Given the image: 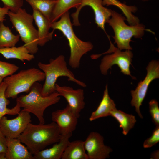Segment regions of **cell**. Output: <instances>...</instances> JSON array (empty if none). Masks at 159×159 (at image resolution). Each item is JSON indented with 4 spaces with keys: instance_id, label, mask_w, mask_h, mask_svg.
Segmentation results:
<instances>
[{
    "instance_id": "6da1fadb",
    "label": "cell",
    "mask_w": 159,
    "mask_h": 159,
    "mask_svg": "<svg viewBox=\"0 0 159 159\" xmlns=\"http://www.w3.org/2000/svg\"><path fill=\"white\" fill-rule=\"evenodd\" d=\"M62 136L57 124L53 122L46 124L30 123L18 138L33 155L58 142Z\"/></svg>"
},
{
    "instance_id": "7a4b0ae2",
    "label": "cell",
    "mask_w": 159,
    "mask_h": 159,
    "mask_svg": "<svg viewBox=\"0 0 159 159\" xmlns=\"http://www.w3.org/2000/svg\"><path fill=\"white\" fill-rule=\"evenodd\" d=\"M60 18L59 20L51 23V28L54 30L57 29L60 31L66 37L70 52L69 64L72 68H78L80 65L82 57L91 50L93 46L91 42L82 41L76 35L68 11L63 14Z\"/></svg>"
},
{
    "instance_id": "3957f363",
    "label": "cell",
    "mask_w": 159,
    "mask_h": 159,
    "mask_svg": "<svg viewBox=\"0 0 159 159\" xmlns=\"http://www.w3.org/2000/svg\"><path fill=\"white\" fill-rule=\"evenodd\" d=\"M38 82L34 83L26 95H22L17 97L16 103L23 110L34 115L38 118L39 123H45L44 113L49 107L58 103L60 99L57 92H54L47 96L41 94L42 87Z\"/></svg>"
},
{
    "instance_id": "277c9868",
    "label": "cell",
    "mask_w": 159,
    "mask_h": 159,
    "mask_svg": "<svg viewBox=\"0 0 159 159\" xmlns=\"http://www.w3.org/2000/svg\"><path fill=\"white\" fill-rule=\"evenodd\" d=\"M38 66L45 76V82L41 91L42 95L43 96H48L56 92V82L57 79L62 76L68 77L69 81L81 87H86L85 83L76 79L73 72L68 68L63 55H60L55 59H50L48 64L39 62Z\"/></svg>"
},
{
    "instance_id": "5b68a950",
    "label": "cell",
    "mask_w": 159,
    "mask_h": 159,
    "mask_svg": "<svg viewBox=\"0 0 159 159\" xmlns=\"http://www.w3.org/2000/svg\"><path fill=\"white\" fill-rule=\"evenodd\" d=\"M125 20V17L112 10L111 16L107 22L114 31V35L112 37L114 43L117 44L118 48L120 50H132L130 45L132 38H141L146 30L142 24L128 25L124 21Z\"/></svg>"
},
{
    "instance_id": "8992f818",
    "label": "cell",
    "mask_w": 159,
    "mask_h": 159,
    "mask_svg": "<svg viewBox=\"0 0 159 159\" xmlns=\"http://www.w3.org/2000/svg\"><path fill=\"white\" fill-rule=\"evenodd\" d=\"M7 15L29 53H36L38 50V33L33 24L32 15L22 8L16 13L9 11Z\"/></svg>"
},
{
    "instance_id": "52a82bcc",
    "label": "cell",
    "mask_w": 159,
    "mask_h": 159,
    "mask_svg": "<svg viewBox=\"0 0 159 159\" xmlns=\"http://www.w3.org/2000/svg\"><path fill=\"white\" fill-rule=\"evenodd\" d=\"M45 78L44 72L38 69L32 68L21 70L4 78L3 81L7 85L5 96L8 99H14L21 93H28L34 83L43 81Z\"/></svg>"
},
{
    "instance_id": "ba28073f",
    "label": "cell",
    "mask_w": 159,
    "mask_h": 159,
    "mask_svg": "<svg viewBox=\"0 0 159 159\" xmlns=\"http://www.w3.org/2000/svg\"><path fill=\"white\" fill-rule=\"evenodd\" d=\"M110 43V47L106 52L100 54H93L91 56L92 59H96L101 55L110 53V54L105 56L102 59L100 65L101 73L103 75L107 74L108 70L111 69L112 65L116 64L120 68L121 72L124 74L130 76L132 79L135 77L131 74L130 67L131 64L133 54L130 50H126L122 51L115 47L109 38Z\"/></svg>"
},
{
    "instance_id": "9c48e42d",
    "label": "cell",
    "mask_w": 159,
    "mask_h": 159,
    "mask_svg": "<svg viewBox=\"0 0 159 159\" xmlns=\"http://www.w3.org/2000/svg\"><path fill=\"white\" fill-rule=\"evenodd\" d=\"M146 69L147 74L144 80L138 83L135 90L131 91L132 97L131 104L135 107L136 112L141 118L143 117L140 111V107L146 96L148 86L153 80L159 77V62L151 61L149 63Z\"/></svg>"
},
{
    "instance_id": "30bf717a",
    "label": "cell",
    "mask_w": 159,
    "mask_h": 159,
    "mask_svg": "<svg viewBox=\"0 0 159 159\" xmlns=\"http://www.w3.org/2000/svg\"><path fill=\"white\" fill-rule=\"evenodd\" d=\"M30 113L22 110L14 119H8L5 116L1 118L0 129L6 138H18L31 122Z\"/></svg>"
},
{
    "instance_id": "8fae6325",
    "label": "cell",
    "mask_w": 159,
    "mask_h": 159,
    "mask_svg": "<svg viewBox=\"0 0 159 159\" xmlns=\"http://www.w3.org/2000/svg\"><path fill=\"white\" fill-rule=\"evenodd\" d=\"M85 6L92 8L95 14V23L98 27L101 28L106 34L105 24L110 18L112 10L103 5L102 0H82L81 3L77 9L76 11L71 15L73 19V25L75 26L80 25L79 14L82 8Z\"/></svg>"
},
{
    "instance_id": "7c38bea8",
    "label": "cell",
    "mask_w": 159,
    "mask_h": 159,
    "mask_svg": "<svg viewBox=\"0 0 159 159\" xmlns=\"http://www.w3.org/2000/svg\"><path fill=\"white\" fill-rule=\"evenodd\" d=\"M84 142L88 159L109 158L112 151L110 147L105 145L103 137L97 132H90Z\"/></svg>"
},
{
    "instance_id": "4fadbf2b",
    "label": "cell",
    "mask_w": 159,
    "mask_h": 159,
    "mask_svg": "<svg viewBox=\"0 0 159 159\" xmlns=\"http://www.w3.org/2000/svg\"><path fill=\"white\" fill-rule=\"evenodd\" d=\"M55 87L56 92L65 98L72 110L79 118L85 105L84 90L82 89H74L69 86H60L57 83Z\"/></svg>"
},
{
    "instance_id": "5bb4252c",
    "label": "cell",
    "mask_w": 159,
    "mask_h": 159,
    "mask_svg": "<svg viewBox=\"0 0 159 159\" xmlns=\"http://www.w3.org/2000/svg\"><path fill=\"white\" fill-rule=\"evenodd\" d=\"M52 119L57 125L61 135L72 133L75 130L79 118L67 105L65 107L52 112Z\"/></svg>"
},
{
    "instance_id": "9a60e30c",
    "label": "cell",
    "mask_w": 159,
    "mask_h": 159,
    "mask_svg": "<svg viewBox=\"0 0 159 159\" xmlns=\"http://www.w3.org/2000/svg\"><path fill=\"white\" fill-rule=\"evenodd\" d=\"M72 133L62 135L59 141L48 149H44L33 155L34 159H60L72 136Z\"/></svg>"
},
{
    "instance_id": "2e32d148",
    "label": "cell",
    "mask_w": 159,
    "mask_h": 159,
    "mask_svg": "<svg viewBox=\"0 0 159 159\" xmlns=\"http://www.w3.org/2000/svg\"><path fill=\"white\" fill-rule=\"evenodd\" d=\"M32 16L38 28V45L44 46L52 39L54 30L50 32L51 22L38 10L32 9Z\"/></svg>"
},
{
    "instance_id": "e0dca14e",
    "label": "cell",
    "mask_w": 159,
    "mask_h": 159,
    "mask_svg": "<svg viewBox=\"0 0 159 159\" xmlns=\"http://www.w3.org/2000/svg\"><path fill=\"white\" fill-rule=\"evenodd\" d=\"M6 139V159H34L33 155L18 138Z\"/></svg>"
},
{
    "instance_id": "ac0fdd59",
    "label": "cell",
    "mask_w": 159,
    "mask_h": 159,
    "mask_svg": "<svg viewBox=\"0 0 159 159\" xmlns=\"http://www.w3.org/2000/svg\"><path fill=\"white\" fill-rule=\"evenodd\" d=\"M115 109L116 105L109 95L107 85L102 100L97 109L92 113L89 120L92 121L100 118L110 116L111 112Z\"/></svg>"
},
{
    "instance_id": "d6986e66",
    "label": "cell",
    "mask_w": 159,
    "mask_h": 159,
    "mask_svg": "<svg viewBox=\"0 0 159 159\" xmlns=\"http://www.w3.org/2000/svg\"><path fill=\"white\" fill-rule=\"evenodd\" d=\"M61 159H88L84 141H70L66 147Z\"/></svg>"
},
{
    "instance_id": "ffe728a7",
    "label": "cell",
    "mask_w": 159,
    "mask_h": 159,
    "mask_svg": "<svg viewBox=\"0 0 159 159\" xmlns=\"http://www.w3.org/2000/svg\"><path fill=\"white\" fill-rule=\"evenodd\" d=\"M0 54L6 59H15L23 62L25 60L31 61L35 58L34 54H30L24 45L17 47L15 46L1 48Z\"/></svg>"
},
{
    "instance_id": "44dd1931",
    "label": "cell",
    "mask_w": 159,
    "mask_h": 159,
    "mask_svg": "<svg viewBox=\"0 0 159 159\" xmlns=\"http://www.w3.org/2000/svg\"><path fill=\"white\" fill-rule=\"evenodd\" d=\"M102 5L107 6H114L120 9L130 25H135L140 23L138 18L133 14L137 11L135 6L127 5L118 0H102Z\"/></svg>"
},
{
    "instance_id": "7402d4cb",
    "label": "cell",
    "mask_w": 159,
    "mask_h": 159,
    "mask_svg": "<svg viewBox=\"0 0 159 159\" xmlns=\"http://www.w3.org/2000/svg\"><path fill=\"white\" fill-rule=\"evenodd\" d=\"M110 116L118 122L120 127L122 129V133L125 135L133 127L136 122L135 116L126 113L116 108L111 112Z\"/></svg>"
},
{
    "instance_id": "603a6c76",
    "label": "cell",
    "mask_w": 159,
    "mask_h": 159,
    "mask_svg": "<svg viewBox=\"0 0 159 159\" xmlns=\"http://www.w3.org/2000/svg\"><path fill=\"white\" fill-rule=\"evenodd\" d=\"M82 0H57L50 21L52 23L57 21L62 15L72 8L77 9Z\"/></svg>"
},
{
    "instance_id": "cb8c5ba5",
    "label": "cell",
    "mask_w": 159,
    "mask_h": 159,
    "mask_svg": "<svg viewBox=\"0 0 159 159\" xmlns=\"http://www.w3.org/2000/svg\"><path fill=\"white\" fill-rule=\"evenodd\" d=\"M6 87L7 85L4 81L0 84V120L3 116L6 115H18L21 111V107L17 103L11 109L7 107L10 101L5 95Z\"/></svg>"
},
{
    "instance_id": "d4e9b609",
    "label": "cell",
    "mask_w": 159,
    "mask_h": 159,
    "mask_svg": "<svg viewBox=\"0 0 159 159\" xmlns=\"http://www.w3.org/2000/svg\"><path fill=\"white\" fill-rule=\"evenodd\" d=\"M25 0L32 9L38 10L50 21L57 0Z\"/></svg>"
},
{
    "instance_id": "484cf974",
    "label": "cell",
    "mask_w": 159,
    "mask_h": 159,
    "mask_svg": "<svg viewBox=\"0 0 159 159\" xmlns=\"http://www.w3.org/2000/svg\"><path fill=\"white\" fill-rule=\"evenodd\" d=\"M20 37L19 34H13L9 27L4 24L3 22H0V48L15 46Z\"/></svg>"
},
{
    "instance_id": "4316f807",
    "label": "cell",
    "mask_w": 159,
    "mask_h": 159,
    "mask_svg": "<svg viewBox=\"0 0 159 159\" xmlns=\"http://www.w3.org/2000/svg\"><path fill=\"white\" fill-rule=\"evenodd\" d=\"M19 69L15 64L0 60V77L3 79L13 74Z\"/></svg>"
},
{
    "instance_id": "83f0119b",
    "label": "cell",
    "mask_w": 159,
    "mask_h": 159,
    "mask_svg": "<svg viewBox=\"0 0 159 159\" xmlns=\"http://www.w3.org/2000/svg\"><path fill=\"white\" fill-rule=\"evenodd\" d=\"M149 111L153 122L159 126V108L157 101L153 99L149 102Z\"/></svg>"
},
{
    "instance_id": "f1b7e54d",
    "label": "cell",
    "mask_w": 159,
    "mask_h": 159,
    "mask_svg": "<svg viewBox=\"0 0 159 159\" xmlns=\"http://www.w3.org/2000/svg\"><path fill=\"white\" fill-rule=\"evenodd\" d=\"M3 3L4 6L8 7L10 11L16 12L21 8L24 4L23 0H1Z\"/></svg>"
},
{
    "instance_id": "f546056e",
    "label": "cell",
    "mask_w": 159,
    "mask_h": 159,
    "mask_svg": "<svg viewBox=\"0 0 159 159\" xmlns=\"http://www.w3.org/2000/svg\"><path fill=\"white\" fill-rule=\"evenodd\" d=\"M159 141V126H156L151 136L144 141L143 147L144 148H150L155 145Z\"/></svg>"
},
{
    "instance_id": "4dcf8cb0",
    "label": "cell",
    "mask_w": 159,
    "mask_h": 159,
    "mask_svg": "<svg viewBox=\"0 0 159 159\" xmlns=\"http://www.w3.org/2000/svg\"><path fill=\"white\" fill-rule=\"evenodd\" d=\"M7 149L6 138L0 129V153H6Z\"/></svg>"
},
{
    "instance_id": "1f68e13d",
    "label": "cell",
    "mask_w": 159,
    "mask_h": 159,
    "mask_svg": "<svg viewBox=\"0 0 159 159\" xmlns=\"http://www.w3.org/2000/svg\"><path fill=\"white\" fill-rule=\"evenodd\" d=\"M9 11V9L6 7L4 6L1 7L0 6V22L5 20V16L7 15Z\"/></svg>"
},
{
    "instance_id": "d6a6232c",
    "label": "cell",
    "mask_w": 159,
    "mask_h": 159,
    "mask_svg": "<svg viewBox=\"0 0 159 159\" xmlns=\"http://www.w3.org/2000/svg\"><path fill=\"white\" fill-rule=\"evenodd\" d=\"M151 159H158L159 151L157 150L151 154Z\"/></svg>"
},
{
    "instance_id": "836d02e7",
    "label": "cell",
    "mask_w": 159,
    "mask_h": 159,
    "mask_svg": "<svg viewBox=\"0 0 159 159\" xmlns=\"http://www.w3.org/2000/svg\"><path fill=\"white\" fill-rule=\"evenodd\" d=\"M6 153H0V159H6Z\"/></svg>"
},
{
    "instance_id": "e575fe53",
    "label": "cell",
    "mask_w": 159,
    "mask_h": 159,
    "mask_svg": "<svg viewBox=\"0 0 159 159\" xmlns=\"http://www.w3.org/2000/svg\"><path fill=\"white\" fill-rule=\"evenodd\" d=\"M3 79H4L3 78L0 77V84L3 81Z\"/></svg>"
},
{
    "instance_id": "d590c367",
    "label": "cell",
    "mask_w": 159,
    "mask_h": 159,
    "mask_svg": "<svg viewBox=\"0 0 159 159\" xmlns=\"http://www.w3.org/2000/svg\"><path fill=\"white\" fill-rule=\"evenodd\" d=\"M141 0V1H150V0Z\"/></svg>"
}]
</instances>
